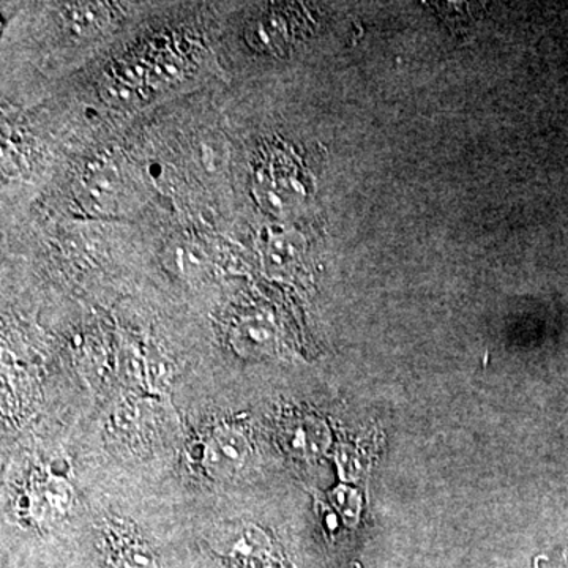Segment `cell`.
<instances>
[{"mask_svg":"<svg viewBox=\"0 0 568 568\" xmlns=\"http://www.w3.org/2000/svg\"><path fill=\"white\" fill-rule=\"evenodd\" d=\"M220 555L233 559L241 568H261L271 560V540L253 525L230 526L213 536Z\"/></svg>","mask_w":568,"mask_h":568,"instance_id":"obj_1","label":"cell"},{"mask_svg":"<svg viewBox=\"0 0 568 568\" xmlns=\"http://www.w3.org/2000/svg\"><path fill=\"white\" fill-rule=\"evenodd\" d=\"M248 458V439L241 429L222 426L209 436L204 446V466L215 478L234 476Z\"/></svg>","mask_w":568,"mask_h":568,"instance_id":"obj_2","label":"cell"},{"mask_svg":"<svg viewBox=\"0 0 568 568\" xmlns=\"http://www.w3.org/2000/svg\"><path fill=\"white\" fill-rule=\"evenodd\" d=\"M112 566L114 568H156L155 558L148 545L130 534L112 537Z\"/></svg>","mask_w":568,"mask_h":568,"instance_id":"obj_3","label":"cell"}]
</instances>
